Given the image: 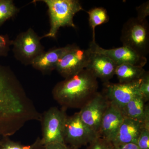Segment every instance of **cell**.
Segmentation results:
<instances>
[{
    "mask_svg": "<svg viewBox=\"0 0 149 149\" xmlns=\"http://www.w3.org/2000/svg\"><path fill=\"white\" fill-rule=\"evenodd\" d=\"M98 88L97 78L85 69L58 83L52 94L63 108H81L97 92Z\"/></svg>",
    "mask_w": 149,
    "mask_h": 149,
    "instance_id": "cell-1",
    "label": "cell"
},
{
    "mask_svg": "<svg viewBox=\"0 0 149 149\" xmlns=\"http://www.w3.org/2000/svg\"><path fill=\"white\" fill-rule=\"evenodd\" d=\"M48 8L50 28L47 33L41 38L46 37L56 39L59 29L61 27L76 28L73 18L76 13L83 10L78 0H42Z\"/></svg>",
    "mask_w": 149,
    "mask_h": 149,
    "instance_id": "cell-2",
    "label": "cell"
},
{
    "mask_svg": "<svg viewBox=\"0 0 149 149\" xmlns=\"http://www.w3.org/2000/svg\"><path fill=\"white\" fill-rule=\"evenodd\" d=\"M149 25L146 19L141 21L130 18L123 25L120 40L126 46L146 56L149 49Z\"/></svg>",
    "mask_w": 149,
    "mask_h": 149,
    "instance_id": "cell-3",
    "label": "cell"
},
{
    "mask_svg": "<svg viewBox=\"0 0 149 149\" xmlns=\"http://www.w3.org/2000/svg\"><path fill=\"white\" fill-rule=\"evenodd\" d=\"M66 110L52 107L41 114V142L43 146L53 143H65L63 132L67 118Z\"/></svg>",
    "mask_w": 149,
    "mask_h": 149,
    "instance_id": "cell-4",
    "label": "cell"
},
{
    "mask_svg": "<svg viewBox=\"0 0 149 149\" xmlns=\"http://www.w3.org/2000/svg\"><path fill=\"white\" fill-rule=\"evenodd\" d=\"M41 39L32 28L19 34L12 44L14 54L17 59L25 65H31L45 52Z\"/></svg>",
    "mask_w": 149,
    "mask_h": 149,
    "instance_id": "cell-5",
    "label": "cell"
},
{
    "mask_svg": "<svg viewBox=\"0 0 149 149\" xmlns=\"http://www.w3.org/2000/svg\"><path fill=\"white\" fill-rule=\"evenodd\" d=\"M100 137L82 121L78 112L67 118L63 132L65 143L78 149Z\"/></svg>",
    "mask_w": 149,
    "mask_h": 149,
    "instance_id": "cell-6",
    "label": "cell"
},
{
    "mask_svg": "<svg viewBox=\"0 0 149 149\" xmlns=\"http://www.w3.org/2000/svg\"><path fill=\"white\" fill-rule=\"evenodd\" d=\"M91 54L89 48L84 49L72 45L59 61L56 70L65 79L71 77L86 68Z\"/></svg>",
    "mask_w": 149,
    "mask_h": 149,
    "instance_id": "cell-7",
    "label": "cell"
},
{
    "mask_svg": "<svg viewBox=\"0 0 149 149\" xmlns=\"http://www.w3.org/2000/svg\"><path fill=\"white\" fill-rule=\"evenodd\" d=\"M109 103L105 96L97 92L78 112L82 121L99 135L103 117Z\"/></svg>",
    "mask_w": 149,
    "mask_h": 149,
    "instance_id": "cell-8",
    "label": "cell"
},
{
    "mask_svg": "<svg viewBox=\"0 0 149 149\" xmlns=\"http://www.w3.org/2000/svg\"><path fill=\"white\" fill-rule=\"evenodd\" d=\"M89 48L93 52L102 54L108 57L117 65L128 63L144 67L147 63V59L146 56L141 55L126 46L105 49L100 47L96 43L95 41L92 40L90 43Z\"/></svg>",
    "mask_w": 149,
    "mask_h": 149,
    "instance_id": "cell-9",
    "label": "cell"
},
{
    "mask_svg": "<svg viewBox=\"0 0 149 149\" xmlns=\"http://www.w3.org/2000/svg\"><path fill=\"white\" fill-rule=\"evenodd\" d=\"M141 78L129 83H105L104 93L103 94L109 101L120 109L133 98L141 94L139 90Z\"/></svg>",
    "mask_w": 149,
    "mask_h": 149,
    "instance_id": "cell-10",
    "label": "cell"
},
{
    "mask_svg": "<svg viewBox=\"0 0 149 149\" xmlns=\"http://www.w3.org/2000/svg\"><path fill=\"white\" fill-rule=\"evenodd\" d=\"M124 118L120 109L109 102L103 117L99 136L111 143L117 135Z\"/></svg>",
    "mask_w": 149,
    "mask_h": 149,
    "instance_id": "cell-11",
    "label": "cell"
},
{
    "mask_svg": "<svg viewBox=\"0 0 149 149\" xmlns=\"http://www.w3.org/2000/svg\"><path fill=\"white\" fill-rule=\"evenodd\" d=\"M117 65L107 56L92 52L90 61L85 69L91 72L97 79L99 78L107 83L115 75Z\"/></svg>",
    "mask_w": 149,
    "mask_h": 149,
    "instance_id": "cell-12",
    "label": "cell"
},
{
    "mask_svg": "<svg viewBox=\"0 0 149 149\" xmlns=\"http://www.w3.org/2000/svg\"><path fill=\"white\" fill-rule=\"evenodd\" d=\"M143 126L141 121L124 118L115 138L111 142L115 146L129 143H137Z\"/></svg>",
    "mask_w": 149,
    "mask_h": 149,
    "instance_id": "cell-13",
    "label": "cell"
},
{
    "mask_svg": "<svg viewBox=\"0 0 149 149\" xmlns=\"http://www.w3.org/2000/svg\"><path fill=\"white\" fill-rule=\"evenodd\" d=\"M71 45L63 47L53 48L44 52L32 62L31 65L43 73L52 72L56 70L59 61L70 49Z\"/></svg>",
    "mask_w": 149,
    "mask_h": 149,
    "instance_id": "cell-14",
    "label": "cell"
},
{
    "mask_svg": "<svg viewBox=\"0 0 149 149\" xmlns=\"http://www.w3.org/2000/svg\"><path fill=\"white\" fill-rule=\"evenodd\" d=\"M141 94L133 98L120 109L124 118H131L143 123L149 119V105Z\"/></svg>",
    "mask_w": 149,
    "mask_h": 149,
    "instance_id": "cell-15",
    "label": "cell"
},
{
    "mask_svg": "<svg viewBox=\"0 0 149 149\" xmlns=\"http://www.w3.org/2000/svg\"><path fill=\"white\" fill-rule=\"evenodd\" d=\"M146 72L143 67L123 63L117 65L115 74L117 76L119 83H129L141 79Z\"/></svg>",
    "mask_w": 149,
    "mask_h": 149,
    "instance_id": "cell-16",
    "label": "cell"
},
{
    "mask_svg": "<svg viewBox=\"0 0 149 149\" xmlns=\"http://www.w3.org/2000/svg\"><path fill=\"white\" fill-rule=\"evenodd\" d=\"M87 13L89 15V23L93 31V41H95L96 27L108 22L109 17L105 9L102 7H95L91 9Z\"/></svg>",
    "mask_w": 149,
    "mask_h": 149,
    "instance_id": "cell-17",
    "label": "cell"
},
{
    "mask_svg": "<svg viewBox=\"0 0 149 149\" xmlns=\"http://www.w3.org/2000/svg\"><path fill=\"white\" fill-rule=\"evenodd\" d=\"M43 146L40 137L29 145H23L19 142L13 141L9 137L3 138L0 141V149H41Z\"/></svg>",
    "mask_w": 149,
    "mask_h": 149,
    "instance_id": "cell-18",
    "label": "cell"
},
{
    "mask_svg": "<svg viewBox=\"0 0 149 149\" xmlns=\"http://www.w3.org/2000/svg\"><path fill=\"white\" fill-rule=\"evenodd\" d=\"M19 9L12 0H0V26L16 15Z\"/></svg>",
    "mask_w": 149,
    "mask_h": 149,
    "instance_id": "cell-19",
    "label": "cell"
},
{
    "mask_svg": "<svg viewBox=\"0 0 149 149\" xmlns=\"http://www.w3.org/2000/svg\"><path fill=\"white\" fill-rule=\"evenodd\" d=\"M143 123L136 145L140 149H149V123Z\"/></svg>",
    "mask_w": 149,
    "mask_h": 149,
    "instance_id": "cell-20",
    "label": "cell"
},
{
    "mask_svg": "<svg viewBox=\"0 0 149 149\" xmlns=\"http://www.w3.org/2000/svg\"><path fill=\"white\" fill-rule=\"evenodd\" d=\"M87 149H113L111 142L99 137L89 144Z\"/></svg>",
    "mask_w": 149,
    "mask_h": 149,
    "instance_id": "cell-21",
    "label": "cell"
},
{
    "mask_svg": "<svg viewBox=\"0 0 149 149\" xmlns=\"http://www.w3.org/2000/svg\"><path fill=\"white\" fill-rule=\"evenodd\" d=\"M140 93L146 100V102L149 100V72L146 71L141 78L139 87Z\"/></svg>",
    "mask_w": 149,
    "mask_h": 149,
    "instance_id": "cell-22",
    "label": "cell"
},
{
    "mask_svg": "<svg viewBox=\"0 0 149 149\" xmlns=\"http://www.w3.org/2000/svg\"><path fill=\"white\" fill-rule=\"evenodd\" d=\"M12 44L13 40H10L8 35H0V56L7 55Z\"/></svg>",
    "mask_w": 149,
    "mask_h": 149,
    "instance_id": "cell-23",
    "label": "cell"
},
{
    "mask_svg": "<svg viewBox=\"0 0 149 149\" xmlns=\"http://www.w3.org/2000/svg\"><path fill=\"white\" fill-rule=\"evenodd\" d=\"M136 10L138 13V15L136 18L141 21H143L146 19L147 17L149 15V1L137 7Z\"/></svg>",
    "mask_w": 149,
    "mask_h": 149,
    "instance_id": "cell-24",
    "label": "cell"
},
{
    "mask_svg": "<svg viewBox=\"0 0 149 149\" xmlns=\"http://www.w3.org/2000/svg\"><path fill=\"white\" fill-rule=\"evenodd\" d=\"M41 149H76L65 143H56L43 146Z\"/></svg>",
    "mask_w": 149,
    "mask_h": 149,
    "instance_id": "cell-25",
    "label": "cell"
},
{
    "mask_svg": "<svg viewBox=\"0 0 149 149\" xmlns=\"http://www.w3.org/2000/svg\"><path fill=\"white\" fill-rule=\"evenodd\" d=\"M113 149H140L136 144L129 143L113 146Z\"/></svg>",
    "mask_w": 149,
    "mask_h": 149,
    "instance_id": "cell-26",
    "label": "cell"
}]
</instances>
